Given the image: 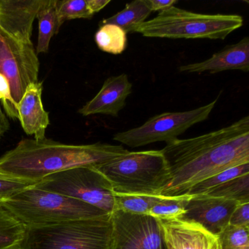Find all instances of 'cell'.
I'll return each mask as SVG.
<instances>
[{"label":"cell","mask_w":249,"mask_h":249,"mask_svg":"<svg viewBox=\"0 0 249 249\" xmlns=\"http://www.w3.org/2000/svg\"><path fill=\"white\" fill-rule=\"evenodd\" d=\"M205 195L247 203L249 202V174L231 179L209 191Z\"/></svg>","instance_id":"22"},{"label":"cell","mask_w":249,"mask_h":249,"mask_svg":"<svg viewBox=\"0 0 249 249\" xmlns=\"http://www.w3.org/2000/svg\"><path fill=\"white\" fill-rule=\"evenodd\" d=\"M10 124L6 116L4 114L0 106V138L9 129Z\"/></svg>","instance_id":"32"},{"label":"cell","mask_w":249,"mask_h":249,"mask_svg":"<svg viewBox=\"0 0 249 249\" xmlns=\"http://www.w3.org/2000/svg\"><path fill=\"white\" fill-rule=\"evenodd\" d=\"M43 83L30 84L18 104V120L24 132L35 135V139L46 138V131L50 124L49 114L42 101Z\"/></svg>","instance_id":"16"},{"label":"cell","mask_w":249,"mask_h":249,"mask_svg":"<svg viewBox=\"0 0 249 249\" xmlns=\"http://www.w3.org/2000/svg\"><path fill=\"white\" fill-rule=\"evenodd\" d=\"M165 197L157 195H129L115 194V210H120L129 213L148 215L155 204Z\"/></svg>","instance_id":"23"},{"label":"cell","mask_w":249,"mask_h":249,"mask_svg":"<svg viewBox=\"0 0 249 249\" xmlns=\"http://www.w3.org/2000/svg\"><path fill=\"white\" fill-rule=\"evenodd\" d=\"M96 168L110 181L116 195L159 196L170 178L161 150L128 151Z\"/></svg>","instance_id":"4"},{"label":"cell","mask_w":249,"mask_h":249,"mask_svg":"<svg viewBox=\"0 0 249 249\" xmlns=\"http://www.w3.org/2000/svg\"><path fill=\"white\" fill-rule=\"evenodd\" d=\"M132 91V84L126 74L110 77L97 95L83 106L78 113L84 116L104 114L118 117Z\"/></svg>","instance_id":"14"},{"label":"cell","mask_w":249,"mask_h":249,"mask_svg":"<svg viewBox=\"0 0 249 249\" xmlns=\"http://www.w3.org/2000/svg\"><path fill=\"white\" fill-rule=\"evenodd\" d=\"M161 151L170 178L158 195L183 196L196 183L249 163V116L205 135L167 142Z\"/></svg>","instance_id":"1"},{"label":"cell","mask_w":249,"mask_h":249,"mask_svg":"<svg viewBox=\"0 0 249 249\" xmlns=\"http://www.w3.org/2000/svg\"><path fill=\"white\" fill-rule=\"evenodd\" d=\"M151 12L153 11H161L167 9L170 7L174 6L175 4L177 3V0H145Z\"/></svg>","instance_id":"30"},{"label":"cell","mask_w":249,"mask_h":249,"mask_svg":"<svg viewBox=\"0 0 249 249\" xmlns=\"http://www.w3.org/2000/svg\"><path fill=\"white\" fill-rule=\"evenodd\" d=\"M110 2V0H87V5L93 14L100 12Z\"/></svg>","instance_id":"31"},{"label":"cell","mask_w":249,"mask_h":249,"mask_svg":"<svg viewBox=\"0 0 249 249\" xmlns=\"http://www.w3.org/2000/svg\"><path fill=\"white\" fill-rule=\"evenodd\" d=\"M37 182L21 180L0 173V202L9 199L24 189L36 186Z\"/></svg>","instance_id":"27"},{"label":"cell","mask_w":249,"mask_h":249,"mask_svg":"<svg viewBox=\"0 0 249 249\" xmlns=\"http://www.w3.org/2000/svg\"><path fill=\"white\" fill-rule=\"evenodd\" d=\"M249 174V163L239 164L226 169L199 183L192 186L186 195L188 196H197V195H205L209 191L214 188L231 180L235 178Z\"/></svg>","instance_id":"21"},{"label":"cell","mask_w":249,"mask_h":249,"mask_svg":"<svg viewBox=\"0 0 249 249\" xmlns=\"http://www.w3.org/2000/svg\"><path fill=\"white\" fill-rule=\"evenodd\" d=\"M45 0H0V30L32 44L33 26Z\"/></svg>","instance_id":"12"},{"label":"cell","mask_w":249,"mask_h":249,"mask_svg":"<svg viewBox=\"0 0 249 249\" xmlns=\"http://www.w3.org/2000/svg\"><path fill=\"white\" fill-rule=\"evenodd\" d=\"M110 220L112 249H166L158 218L114 210Z\"/></svg>","instance_id":"10"},{"label":"cell","mask_w":249,"mask_h":249,"mask_svg":"<svg viewBox=\"0 0 249 249\" xmlns=\"http://www.w3.org/2000/svg\"><path fill=\"white\" fill-rule=\"evenodd\" d=\"M107 143L69 145L45 138L23 139L0 157V173L39 183L46 176L74 167H97L128 152Z\"/></svg>","instance_id":"2"},{"label":"cell","mask_w":249,"mask_h":249,"mask_svg":"<svg viewBox=\"0 0 249 249\" xmlns=\"http://www.w3.org/2000/svg\"><path fill=\"white\" fill-rule=\"evenodd\" d=\"M21 249H112L110 214L26 229Z\"/></svg>","instance_id":"6"},{"label":"cell","mask_w":249,"mask_h":249,"mask_svg":"<svg viewBox=\"0 0 249 249\" xmlns=\"http://www.w3.org/2000/svg\"><path fill=\"white\" fill-rule=\"evenodd\" d=\"M238 202L208 195L191 196L179 219L195 223L217 236L229 225L230 217Z\"/></svg>","instance_id":"11"},{"label":"cell","mask_w":249,"mask_h":249,"mask_svg":"<svg viewBox=\"0 0 249 249\" xmlns=\"http://www.w3.org/2000/svg\"><path fill=\"white\" fill-rule=\"evenodd\" d=\"M230 225L249 227V202L239 203L231 213Z\"/></svg>","instance_id":"29"},{"label":"cell","mask_w":249,"mask_h":249,"mask_svg":"<svg viewBox=\"0 0 249 249\" xmlns=\"http://www.w3.org/2000/svg\"><path fill=\"white\" fill-rule=\"evenodd\" d=\"M94 39L97 47L102 52L111 54H121L124 52L127 46L126 33L114 24L100 26Z\"/></svg>","instance_id":"20"},{"label":"cell","mask_w":249,"mask_h":249,"mask_svg":"<svg viewBox=\"0 0 249 249\" xmlns=\"http://www.w3.org/2000/svg\"><path fill=\"white\" fill-rule=\"evenodd\" d=\"M56 0H45L36 18L38 19L39 33L36 53H46L49 52L51 40L58 34L57 16L56 11Z\"/></svg>","instance_id":"18"},{"label":"cell","mask_w":249,"mask_h":249,"mask_svg":"<svg viewBox=\"0 0 249 249\" xmlns=\"http://www.w3.org/2000/svg\"><path fill=\"white\" fill-rule=\"evenodd\" d=\"M39 70L33 43H23L0 30V74L8 80L17 106L27 87L38 81Z\"/></svg>","instance_id":"9"},{"label":"cell","mask_w":249,"mask_h":249,"mask_svg":"<svg viewBox=\"0 0 249 249\" xmlns=\"http://www.w3.org/2000/svg\"><path fill=\"white\" fill-rule=\"evenodd\" d=\"M218 99L206 106L182 112H165L150 118L143 124L124 132H118L113 140L132 148L157 142H170L196 124L209 117Z\"/></svg>","instance_id":"8"},{"label":"cell","mask_w":249,"mask_h":249,"mask_svg":"<svg viewBox=\"0 0 249 249\" xmlns=\"http://www.w3.org/2000/svg\"><path fill=\"white\" fill-rule=\"evenodd\" d=\"M178 70L180 72L196 73L208 72L214 74L227 71L249 72V37H244L235 44L226 46L203 62L182 65Z\"/></svg>","instance_id":"15"},{"label":"cell","mask_w":249,"mask_h":249,"mask_svg":"<svg viewBox=\"0 0 249 249\" xmlns=\"http://www.w3.org/2000/svg\"><path fill=\"white\" fill-rule=\"evenodd\" d=\"M26 228L0 204V249H21Z\"/></svg>","instance_id":"19"},{"label":"cell","mask_w":249,"mask_h":249,"mask_svg":"<svg viewBox=\"0 0 249 249\" xmlns=\"http://www.w3.org/2000/svg\"><path fill=\"white\" fill-rule=\"evenodd\" d=\"M249 227L229 224L217 235L221 249H249Z\"/></svg>","instance_id":"26"},{"label":"cell","mask_w":249,"mask_h":249,"mask_svg":"<svg viewBox=\"0 0 249 249\" xmlns=\"http://www.w3.org/2000/svg\"><path fill=\"white\" fill-rule=\"evenodd\" d=\"M35 187L78 199L107 214L115 210L111 183L94 167H74L49 175Z\"/></svg>","instance_id":"7"},{"label":"cell","mask_w":249,"mask_h":249,"mask_svg":"<svg viewBox=\"0 0 249 249\" xmlns=\"http://www.w3.org/2000/svg\"><path fill=\"white\" fill-rule=\"evenodd\" d=\"M0 101L8 117L18 119V106L13 100L9 83L2 74H0Z\"/></svg>","instance_id":"28"},{"label":"cell","mask_w":249,"mask_h":249,"mask_svg":"<svg viewBox=\"0 0 249 249\" xmlns=\"http://www.w3.org/2000/svg\"><path fill=\"white\" fill-rule=\"evenodd\" d=\"M151 13L145 0H135L126 4L122 11L113 17L100 21V26L114 24L122 28L126 34L135 33L137 27L145 22Z\"/></svg>","instance_id":"17"},{"label":"cell","mask_w":249,"mask_h":249,"mask_svg":"<svg viewBox=\"0 0 249 249\" xmlns=\"http://www.w3.org/2000/svg\"><path fill=\"white\" fill-rule=\"evenodd\" d=\"M0 204L26 229L108 215L92 205L34 186Z\"/></svg>","instance_id":"3"},{"label":"cell","mask_w":249,"mask_h":249,"mask_svg":"<svg viewBox=\"0 0 249 249\" xmlns=\"http://www.w3.org/2000/svg\"><path fill=\"white\" fill-rule=\"evenodd\" d=\"M159 220L166 249H221L216 236L199 224L178 218Z\"/></svg>","instance_id":"13"},{"label":"cell","mask_w":249,"mask_h":249,"mask_svg":"<svg viewBox=\"0 0 249 249\" xmlns=\"http://www.w3.org/2000/svg\"><path fill=\"white\" fill-rule=\"evenodd\" d=\"M56 11L59 30L68 20L91 18L94 15L87 5V0H56Z\"/></svg>","instance_id":"24"},{"label":"cell","mask_w":249,"mask_h":249,"mask_svg":"<svg viewBox=\"0 0 249 249\" xmlns=\"http://www.w3.org/2000/svg\"><path fill=\"white\" fill-rule=\"evenodd\" d=\"M191 196H165L154 205L148 215L158 219L178 218L185 211V207Z\"/></svg>","instance_id":"25"},{"label":"cell","mask_w":249,"mask_h":249,"mask_svg":"<svg viewBox=\"0 0 249 249\" xmlns=\"http://www.w3.org/2000/svg\"><path fill=\"white\" fill-rule=\"evenodd\" d=\"M243 24L240 16L196 14L173 6L142 23L135 33L147 37L224 40Z\"/></svg>","instance_id":"5"}]
</instances>
